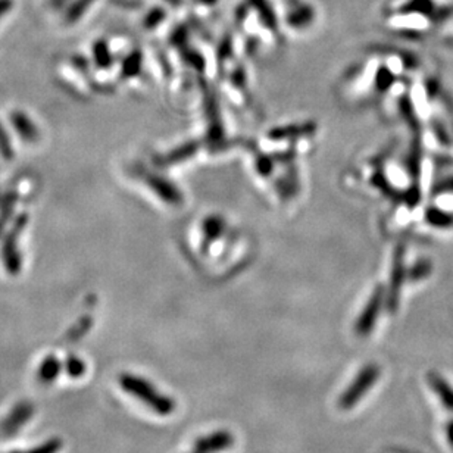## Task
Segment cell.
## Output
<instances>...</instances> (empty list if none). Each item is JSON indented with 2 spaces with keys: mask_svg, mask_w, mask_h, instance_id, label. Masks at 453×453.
I'll use <instances>...</instances> for the list:
<instances>
[{
  "mask_svg": "<svg viewBox=\"0 0 453 453\" xmlns=\"http://www.w3.org/2000/svg\"><path fill=\"white\" fill-rule=\"evenodd\" d=\"M0 200H2V198H0Z\"/></svg>",
  "mask_w": 453,
  "mask_h": 453,
  "instance_id": "17",
  "label": "cell"
},
{
  "mask_svg": "<svg viewBox=\"0 0 453 453\" xmlns=\"http://www.w3.org/2000/svg\"><path fill=\"white\" fill-rule=\"evenodd\" d=\"M234 445V437L230 431H215L203 436L194 443V450L199 453H218L230 449Z\"/></svg>",
  "mask_w": 453,
  "mask_h": 453,
  "instance_id": "6",
  "label": "cell"
},
{
  "mask_svg": "<svg viewBox=\"0 0 453 453\" xmlns=\"http://www.w3.org/2000/svg\"><path fill=\"white\" fill-rule=\"evenodd\" d=\"M59 367V363L55 358H49L44 363H43V368L40 371V377L42 380L44 381H52L56 376V372H57V368Z\"/></svg>",
  "mask_w": 453,
  "mask_h": 453,
  "instance_id": "11",
  "label": "cell"
},
{
  "mask_svg": "<svg viewBox=\"0 0 453 453\" xmlns=\"http://www.w3.org/2000/svg\"><path fill=\"white\" fill-rule=\"evenodd\" d=\"M284 16L285 24L293 29H302L309 27L307 24L312 23L315 11L307 0H284Z\"/></svg>",
  "mask_w": 453,
  "mask_h": 453,
  "instance_id": "4",
  "label": "cell"
},
{
  "mask_svg": "<svg viewBox=\"0 0 453 453\" xmlns=\"http://www.w3.org/2000/svg\"><path fill=\"white\" fill-rule=\"evenodd\" d=\"M9 8V2L8 0H0V16H2Z\"/></svg>",
  "mask_w": 453,
  "mask_h": 453,
  "instance_id": "14",
  "label": "cell"
},
{
  "mask_svg": "<svg viewBox=\"0 0 453 453\" xmlns=\"http://www.w3.org/2000/svg\"><path fill=\"white\" fill-rule=\"evenodd\" d=\"M120 386L128 395L142 400L144 405L149 406L157 415H171L175 409V402L171 398L162 395L161 391H157L153 384L139 376H134V374H121Z\"/></svg>",
  "mask_w": 453,
  "mask_h": 453,
  "instance_id": "1",
  "label": "cell"
},
{
  "mask_svg": "<svg viewBox=\"0 0 453 453\" xmlns=\"http://www.w3.org/2000/svg\"><path fill=\"white\" fill-rule=\"evenodd\" d=\"M27 218L23 215L16 220V224L12 226L9 233L5 235V240L2 244V259L6 270L11 274H18L21 270V253H19L18 242L21 231L24 230Z\"/></svg>",
  "mask_w": 453,
  "mask_h": 453,
  "instance_id": "3",
  "label": "cell"
},
{
  "mask_svg": "<svg viewBox=\"0 0 453 453\" xmlns=\"http://www.w3.org/2000/svg\"><path fill=\"white\" fill-rule=\"evenodd\" d=\"M139 68H140V57L139 56H130L125 61L124 64V75L125 77H131V75H135L137 73H139Z\"/></svg>",
  "mask_w": 453,
  "mask_h": 453,
  "instance_id": "13",
  "label": "cell"
},
{
  "mask_svg": "<svg viewBox=\"0 0 453 453\" xmlns=\"http://www.w3.org/2000/svg\"><path fill=\"white\" fill-rule=\"evenodd\" d=\"M194 2L199 3V5H203V6H209V5L218 3V0H194Z\"/></svg>",
  "mask_w": 453,
  "mask_h": 453,
  "instance_id": "15",
  "label": "cell"
},
{
  "mask_svg": "<svg viewBox=\"0 0 453 453\" xmlns=\"http://www.w3.org/2000/svg\"><path fill=\"white\" fill-rule=\"evenodd\" d=\"M140 177H143L144 183L149 184L151 189L153 192H156V193H159V196H162V198L165 200H168V199L171 200L172 199V192H171L172 189H171V185L168 183H166V181H164L161 179V177H157V175H155L152 172H147V171H143L140 174Z\"/></svg>",
  "mask_w": 453,
  "mask_h": 453,
  "instance_id": "8",
  "label": "cell"
},
{
  "mask_svg": "<svg viewBox=\"0 0 453 453\" xmlns=\"http://www.w3.org/2000/svg\"><path fill=\"white\" fill-rule=\"evenodd\" d=\"M430 383L435 391L441 398L443 403H445L448 408L453 409V390L448 386V383L443 381L441 377H436V376L430 377Z\"/></svg>",
  "mask_w": 453,
  "mask_h": 453,
  "instance_id": "9",
  "label": "cell"
},
{
  "mask_svg": "<svg viewBox=\"0 0 453 453\" xmlns=\"http://www.w3.org/2000/svg\"><path fill=\"white\" fill-rule=\"evenodd\" d=\"M0 155H2L5 159H11V157L14 156L11 140H9L8 134L5 133L2 124H0Z\"/></svg>",
  "mask_w": 453,
  "mask_h": 453,
  "instance_id": "12",
  "label": "cell"
},
{
  "mask_svg": "<svg viewBox=\"0 0 453 453\" xmlns=\"http://www.w3.org/2000/svg\"><path fill=\"white\" fill-rule=\"evenodd\" d=\"M192 453H199V452H196V450H193V452H192Z\"/></svg>",
  "mask_w": 453,
  "mask_h": 453,
  "instance_id": "16",
  "label": "cell"
},
{
  "mask_svg": "<svg viewBox=\"0 0 453 453\" xmlns=\"http://www.w3.org/2000/svg\"><path fill=\"white\" fill-rule=\"evenodd\" d=\"M381 303H383V289H378L372 294V298L367 303L365 309L362 311L357 326H354V333H357L358 336L365 337L371 333L374 326H376L377 317L381 311Z\"/></svg>",
  "mask_w": 453,
  "mask_h": 453,
  "instance_id": "5",
  "label": "cell"
},
{
  "mask_svg": "<svg viewBox=\"0 0 453 453\" xmlns=\"http://www.w3.org/2000/svg\"><path fill=\"white\" fill-rule=\"evenodd\" d=\"M16 202V196L14 192H9L3 196V199L0 200V230L3 229L6 221L11 218V213L14 211V206Z\"/></svg>",
  "mask_w": 453,
  "mask_h": 453,
  "instance_id": "10",
  "label": "cell"
},
{
  "mask_svg": "<svg viewBox=\"0 0 453 453\" xmlns=\"http://www.w3.org/2000/svg\"><path fill=\"white\" fill-rule=\"evenodd\" d=\"M11 122L23 140L36 142L38 139L37 128L27 115L21 114V112H14L11 116Z\"/></svg>",
  "mask_w": 453,
  "mask_h": 453,
  "instance_id": "7",
  "label": "cell"
},
{
  "mask_svg": "<svg viewBox=\"0 0 453 453\" xmlns=\"http://www.w3.org/2000/svg\"><path fill=\"white\" fill-rule=\"evenodd\" d=\"M380 377V368L377 363H367L359 374L352 381L350 386L346 389L339 399V406L341 409H352L357 403L367 395L368 390L377 383Z\"/></svg>",
  "mask_w": 453,
  "mask_h": 453,
  "instance_id": "2",
  "label": "cell"
}]
</instances>
